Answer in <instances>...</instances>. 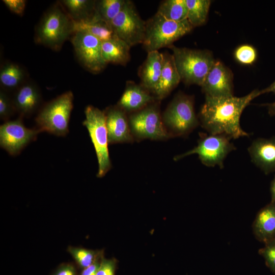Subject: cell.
<instances>
[{
  "instance_id": "obj_1",
  "label": "cell",
  "mask_w": 275,
  "mask_h": 275,
  "mask_svg": "<svg viewBox=\"0 0 275 275\" xmlns=\"http://www.w3.org/2000/svg\"><path fill=\"white\" fill-rule=\"evenodd\" d=\"M260 95V91L255 90L240 97L205 96L199 115L202 127L210 134H222L231 139L249 136L240 126V117L251 101Z\"/></svg>"
},
{
  "instance_id": "obj_2",
  "label": "cell",
  "mask_w": 275,
  "mask_h": 275,
  "mask_svg": "<svg viewBox=\"0 0 275 275\" xmlns=\"http://www.w3.org/2000/svg\"><path fill=\"white\" fill-rule=\"evenodd\" d=\"M72 91H67L44 104L35 118L36 128L58 136L69 133V123L73 107Z\"/></svg>"
},
{
  "instance_id": "obj_3",
  "label": "cell",
  "mask_w": 275,
  "mask_h": 275,
  "mask_svg": "<svg viewBox=\"0 0 275 275\" xmlns=\"http://www.w3.org/2000/svg\"><path fill=\"white\" fill-rule=\"evenodd\" d=\"M193 28L187 19L172 21L156 13L146 21L142 44L148 52L170 47L175 41L189 33Z\"/></svg>"
},
{
  "instance_id": "obj_4",
  "label": "cell",
  "mask_w": 275,
  "mask_h": 275,
  "mask_svg": "<svg viewBox=\"0 0 275 275\" xmlns=\"http://www.w3.org/2000/svg\"><path fill=\"white\" fill-rule=\"evenodd\" d=\"M56 5L44 14L35 33V41L39 44L59 50L63 43L73 33L72 20L63 10Z\"/></svg>"
},
{
  "instance_id": "obj_5",
  "label": "cell",
  "mask_w": 275,
  "mask_h": 275,
  "mask_svg": "<svg viewBox=\"0 0 275 275\" xmlns=\"http://www.w3.org/2000/svg\"><path fill=\"white\" fill-rule=\"evenodd\" d=\"M170 47L181 80L187 85L201 86L215 61L211 53L207 50L179 48L173 45Z\"/></svg>"
},
{
  "instance_id": "obj_6",
  "label": "cell",
  "mask_w": 275,
  "mask_h": 275,
  "mask_svg": "<svg viewBox=\"0 0 275 275\" xmlns=\"http://www.w3.org/2000/svg\"><path fill=\"white\" fill-rule=\"evenodd\" d=\"M83 126L88 130L94 146L98 164L97 177L101 178L112 168L108 152V140L104 111L92 105L85 109Z\"/></svg>"
},
{
  "instance_id": "obj_7",
  "label": "cell",
  "mask_w": 275,
  "mask_h": 275,
  "mask_svg": "<svg viewBox=\"0 0 275 275\" xmlns=\"http://www.w3.org/2000/svg\"><path fill=\"white\" fill-rule=\"evenodd\" d=\"M162 119L171 136H185L199 124L193 98L183 94L175 96L164 111Z\"/></svg>"
},
{
  "instance_id": "obj_8",
  "label": "cell",
  "mask_w": 275,
  "mask_h": 275,
  "mask_svg": "<svg viewBox=\"0 0 275 275\" xmlns=\"http://www.w3.org/2000/svg\"><path fill=\"white\" fill-rule=\"evenodd\" d=\"M231 139L222 134H202L197 146L178 155L174 159L180 160L187 156L196 154L201 162L207 167L218 166L224 168V161L236 147L230 142Z\"/></svg>"
},
{
  "instance_id": "obj_9",
  "label": "cell",
  "mask_w": 275,
  "mask_h": 275,
  "mask_svg": "<svg viewBox=\"0 0 275 275\" xmlns=\"http://www.w3.org/2000/svg\"><path fill=\"white\" fill-rule=\"evenodd\" d=\"M133 137L139 140H165L171 137L158 108L149 105L131 114L128 118Z\"/></svg>"
},
{
  "instance_id": "obj_10",
  "label": "cell",
  "mask_w": 275,
  "mask_h": 275,
  "mask_svg": "<svg viewBox=\"0 0 275 275\" xmlns=\"http://www.w3.org/2000/svg\"><path fill=\"white\" fill-rule=\"evenodd\" d=\"M109 25L117 37L130 47L143 43L146 22L141 18L132 2L126 0L123 8Z\"/></svg>"
},
{
  "instance_id": "obj_11",
  "label": "cell",
  "mask_w": 275,
  "mask_h": 275,
  "mask_svg": "<svg viewBox=\"0 0 275 275\" xmlns=\"http://www.w3.org/2000/svg\"><path fill=\"white\" fill-rule=\"evenodd\" d=\"M73 34L71 43L80 64L93 73L102 71L107 65L102 55V41L86 32Z\"/></svg>"
},
{
  "instance_id": "obj_12",
  "label": "cell",
  "mask_w": 275,
  "mask_h": 275,
  "mask_svg": "<svg viewBox=\"0 0 275 275\" xmlns=\"http://www.w3.org/2000/svg\"><path fill=\"white\" fill-rule=\"evenodd\" d=\"M40 132L36 128L25 126L22 118L5 122L0 126V146L10 155L15 156L31 142L37 139Z\"/></svg>"
},
{
  "instance_id": "obj_13",
  "label": "cell",
  "mask_w": 275,
  "mask_h": 275,
  "mask_svg": "<svg viewBox=\"0 0 275 275\" xmlns=\"http://www.w3.org/2000/svg\"><path fill=\"white\" fill-rule=\"evenodd\" d=\"M205 96L227 97L233 95L232 76L220 61H215L201 85Z\"/></svg>"
},
{
  "instance_id": "obj_14",
  "label": "cell",
  "mask_w": 275,
  "mask_h": 275,
  "mask_svg": "<svg viewBox=\"0 0 275 275\" xmlns=\"http://www.w3.org/2000/svg\"><path fill=\"white\" fill-rule=\"evenodd\" d=\"M104 112L109 144L132 142L133 137L125 112L118 106H110Z\"/></svg>"
},
{
  "instance_id": "obj_15",
  "label": "cell",
  "mask_w": 275,
  "mask_h": 275,
  "mask_svg": "<svg viewBox=\"0 0 275 275\" xmlns=\"http://www.w3.org/2000/svg\"><path fill=\"white\" fill-rule=\"evenodd\" d=\"M248 152L252 161L265 174L275 171V136L254 140Z\"/></svg>"
},
{
  "instance_id": "obj_16",
  "label": "cell",
  "mask_w": 275,
  "mask_h": 275,
  "mask_svg": "<svg viewBox=\"0 0 275 275\" xmlns=\"http://www.w3.org/2000/svg\"><path fill=\"white\" fill-rule=\"evenodd\" d=\"M12 100L16 112L23 118L31 116L38 109L42 98L37 86L27 82L17 89Z\"/></svg>"
},
{
  "instance_id": "obj_17",
  "label": "cell",
  "mask_w": 275,
  "mask_h": 275,
  "mask_svg": "<svg viewBox=\"0 0 275 275\" xmlns=\"http://www.w3.org/2000/svg\"><path fill=\"white\" fill-rule=\"evenodd\" d=\"M255 238L264 244L275 239V201L262 208L252 225Z\"/></svg>"
},
{
  "instance_id": "obj_18",
  "label": "cell",
  "mask_w": 275,
  "mask_h": 275,
  "mask_svg": "<svg viewBox=\"0 0 275 275\" xmlns=\"http://www.w3.org/2000/svg\"><path fill=\"white\" fill-rule=\"evenodd\" d=\"M163 54L158 50L148 52L147 58L141 68L140 76L142 86L154 93L159 81L163 64Z\"/></svg>"
},
{
  "instance_id": "obj_19",
  "label": "cell",
  "mask_w": 275,
  "mask_h": 275,
  "mask_svg": "<svg viewBox=\"0 0 275 275\" xmlns=\"http://www.w3.org/2000/svg\"><path fill=\"white\" fill-rule=\"evenodd\" d=\"M153 100L154 97L142 86L129 83L117 106L125 112H138L148 106Z\"/></svg>"
},
{
  "instance_id": "obj_20",
  "label": "cell",
  "mask_w": 275,
  "mask_h": 275,
  "mask_svg": "<svg viewBox=\"0 0 275 275\" xmlns=\"http://www.w3.org/2000/svg\"><path fill=\"white\" fill-rule=\"evenodd\" d=\"M163 56L161 74L153 93L159 100L167 97L181 80L173 54L166 53Z\"/></svg>"
},
{
  "instance_id": "obj_21",
  "label": "cell",
  "mask_w": 275,
  "mask_h": 275,
  "mask_svg": "<svg viewBox=\"0 0 275 275\" xmlns=\"http://www.w3.org/2000/svg\"><path fill=\"white\" fill-rule=\"evenodd\" d=\"M72 20L73 33L77 31L86 32L102 42L117 38L110 25L94 16L85 20Z\"/></svg>"
},
{
  "instance_id": "obj_22",
  "label": "cell",
  "mask_w": 275,
  "mask_h": 275,
  "mask_svg": "<svg viewBox=\"0 0 275 275\" xmlns=\"http://www.w3.org/2000/svg\"><path fill=\"white\" fill-rule=\"evenodd\" d=\"M130 47L116 38L102 42V55L106 63L125 65L130 59Z\"/></svg>"
},
{
  "instance_id": "obj_23",
  "label": "cell",
  "mask_w": 275,
  "mask_h": 275,
  "mask_svg": "<svg viewBox=\"0 0 275 275\" xmlns=\"http://www.w3.org/2000/svg\"><path fill=\"white\" fill-rule=\"evenodd\" d=\"M95 1L63 0L60 4L70 18L75 21L92 17L94 14Z\"/></svg>"
},
{
  "instance_id": "obj_24",
  "label": "cell",
  "mask_w": 275,
  "mask_h": 275,
  "mask_svg": "<svg viewBox=\"0 0 275 275\" xmlns=\"http://www.w3.org/2000/svg\"><path fill=\"white\" fill-rule=\"evenodd\" d=\"M26 73L23 68L14 63H6L1 68L0 82L7 90L19 88L23 84Z\"/></svg>"
},
{
  "instance_id": "obj_25",
  "label": "cell",
  "mask_w": 275,
  "mask_h": 275,
  "mask_svg": "<svg viewBox=\"0 0 275 275\" xmlns=\"http://www.w3.org/2000/svg\"><path fill=\"white\" fill-rule=\"evenodd\" d=\"M126 0H100L95 2L94 16L109 25L123 8Z\"/></svg>"
},
{
  "instance_id": "obj_26",
  "label": "cell",
  "mask_w": 275,
  "mask_h": 275,
  "mask_svg": "<svg viewBox=\"0 0 275 275\" xmlns=\"http://www.w3.org/2000/svg\"><path fill=\"white\" fill-rule=\"evenodd\" d=\"M187 19L194 26L203 24L207 17L211 1L209 0H185Z\"/></svg>"
},
{
  "instance_id": "obj_27",
  "label": "cell",
  "mask_w": 275,
  "mask_h": 275,
  "mask_svg": "<svg viewBox=\"0 0 275 275\" xmlns=\"http://www.w3.org/2000/svg\"><path fill=\"white\" fill-rule=\"evenodd\" d=\"M157 13L172 21H181L187 19L185 0L164 1L161 3Z\"/></svg>"
},
{
  "instance_id": "obj_28",
  "label": "cell",
  "mask_w": 275,
  "mask_h": 275,
  "mask_svg": "<svg viewBox=\"0 0 275 275\" xmlns=\"http://www.w3.org/2000/svg\"><path fill=\"white\" fill-rule=\"evenodd\" d=\"M67 251L82 269L91 265L104 253L103 250H94L71 245L67 247Z\"/></svg>"
},
{
  "instance_id": "obj_29",
  "label": "cell",
  "mask_w": 275,
  "mask_h": 275,
  "mask_svg": "<svg viewBox=\"0 0 275 275\" xmlns=\"http://www.w3.org/2000/svg\"><path fill=\"white\" fill-rule=\"evenodd\" d=\"M235 57L237 61L243 64H253L256 59V49L249 45L238 47L235 51Z\"/></svg>"
},
{
  "instance_id": "obj_30",
  "label": "cell",
  "mask_w": 275,
  "mask_h": 275,
  "mask_svg": "<svg viewBox=\"0 0 275 275\" xmlns=\"http://www.w3.org/2000/svg\"><path fill=\"white\" fill-rule=\"evenodd\" d=\"M16 112L13 100L5 91H0V118L7 121Z\"/></svg>"
},
{
  "instance_id": "obj_31",
  "label": "cell",
  "mask_w": 275,
  "mask_h": 275,
  "mask_svg": "<svg viewBox=\"0 0 275 275\" xmlns=\"http://www.w3.org/2000/svg\"><path fill=\"white\" fill-rule=\"evenodd\" d=\"M258 253L264 258L267 266L275 274V239L265 243L264 246L259 249Z\"/></svg>"
},
{
  "instance_id": "obj_32",
  "label": "cell",
  "mask_w": 275,
  "mask_h": 275,
  "mask_svg": "<svg viewBox=\"0 0 275 275\" xmlns=\"http://www.w3.org/2000/svg\"><path fill=\"white\" fill-rule=\"evenodd\" d=\"M117 260L102 258L96 275H115Z\"/></svg>"
},
{
  "instance_id": "obj_33",
  "label": "cell",
  "mask_w": 275,
  "mask_h": 275,
  "mask_svg": "<svg viewBox=\"0 0 275 275\" xmlns=\"http://www.w3.org/2000/svg\"><path fill=\"white\" fill-rule=\"evenodd\" d=\"M6 6L13 13L22 15L25 8L26 1L25 0H3Z\"/></svg>"
},
{
  "instance_id": "obj_34",
  "label": "cell",
  "mask_w": 275,
  "mask_h": 275,
  "mask_svg": "<svg viewBox=\"0 0 275 275\" xmlns=\"http://www.w3.org/2000/svg\"><path fill=\"white\" fill-rule=\"evenodd\" d=\"M103 257L104 255L103 253L99 256L91 265L82 269L80 275H96L101 260Z\"/></svg>"
},
{
  "instance_id": "obj_35",
  "label": "cell",
  "mask_w": 275,
  "mask_h": 275,
  "mask_svg": "<svg viewBox=\"0 0 275 275\" xmlns=\"http://www.w3.org/2000/svg\"><path fill=\"white\" fill-rule=\"evenodd\" d=\"M52 275H76V271L72 264L65 263L60 265Z\"/></svg>"
},
{
  "instance_id": "obj_36",
  "label": "cell",
  "mask_w": 275,
  "mask_h": 275,
  "mask_svg": "<svg viewBox=\"0 0 275 275\" xmlns=\"http://www.w3.org/2000/svg\"><path fill=\"white\" fill-rule=\"evenodd\" d=\"M260 94L272 92L275 94V81L264 89L260 91Z\"/></svg>"
},
{
  "instance_id": "obj_37",
  "label": "cell",
  "mask_w": 275,
  "mask_h": 275,
  "mask_svg": "<svg viewBox=\"0 0 275 275\" xmlns=\"http://www.w3.org/2000/svg\"><path fill=\"white\" fill-rule=\"evenodd\" d=\"M270 193L271 196V201H275V177L270 184Z\"/></svg>"
},
{
  "instance_id": "obj_38",
  "label": "cell",
  "mask_w": 275,
  "mask_h": 275,
  "mask_svg": "<svg viewBox=\"0 0 275 275\" xmlns=\"http://www.w3.org/2000/svg\"><path fill=\"white\" fill-rule=\"evenodd\" d=\"M268 114L271 116H275V101L267 104Z\"/></svg>"
}]
</instances>
